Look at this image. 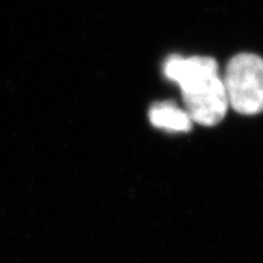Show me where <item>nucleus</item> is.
<instances>
[{"label": "nucleus", "instance_id": "2", "mask_svg": "<svg viewBox=\"0 0 263 263\" xmlns=\"http://www.w3.org/2000/svg\"><path fill=\"white\" fill-rule=\"evenodd\" d=\"M229 105L240 114L263 112V60L251 53L235 55L223 78Z\"/></svg>", "mask_w": 263, "mask_h": 263}, {"label": "nucleus", "instance_id": "3", "mask_svg": "<svg viewBox=\"0 0 263 263\" xmlns=\"http://www.w3.org/2000/svg\"><path fill=\"white\" fill-rule=\"evenodd\" d=\"M151 123L158 128L169 132H189L192 128L190 115L170 101L157 102L149 110Z\"/></svg>", "mask_w": 263, "mask_h": 263}, {"label": "nucleus", "instance_id": "1", "mask_svg": "<svg viewBox=\"0 0 263 263\" xmlns=\"http://www.w3.org/2000/svg\"><path fill=\"white\" fill-rule=\"evenodd\" d=\"M163 72L180 86L185 111L194 123L214 126L223 121L229 102L213 57L171 55L163 64Z\"/></svg>", "mask_w": 263, "mask_h": 263}]
</instances>
